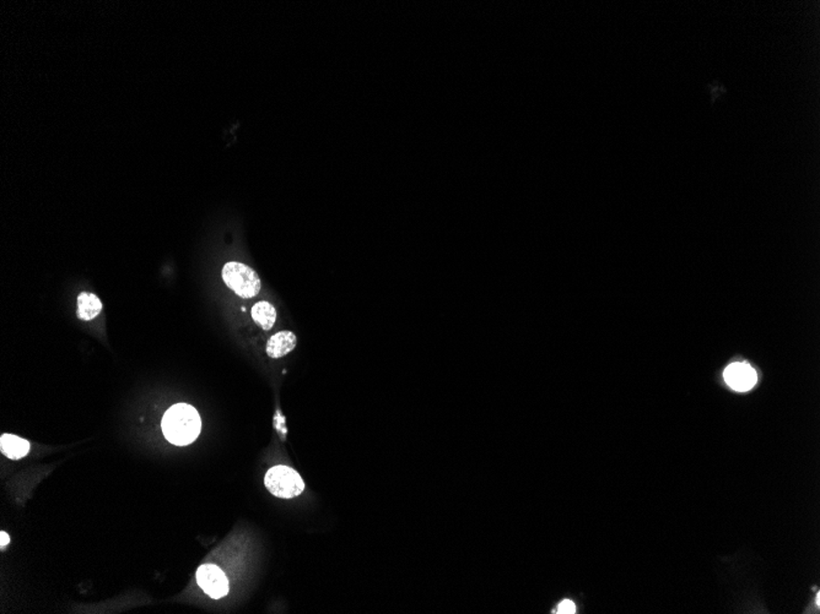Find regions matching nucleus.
Segmentation results:
<instances>
[{
    "mask_svg": "<svg viewBox=\"0 0 820 614\" xmlns=\"http://www.w3.org/2000/svg\"><path fill=\"white\" fill-rule=\"evenodd\" d=\"M202 421L197 410L186 405L177 403L168 408L162 419V432L165 438L175 445H188L193 443L200 433Z\"/></svg>",
    "mask_w": 820,
    "mask_h": 614,
    "instance_id": "nucleus-1",
    "label": "nucleus"
},
{
    "mask_svg": "<svg viewBox=\"0 0 820 614\" xmlns=\"http://www.w3.org/2000/svg\"><path fill=\"white\" fill-rule=\"evenodd\" d=\"M223 282L242 298H253L260 291V276L244 264L230 261L223 268Z\"/></svg>",
    "mask_w": 820,
    "mask_h": 614,
    "instance_id": "nucleus-2",
    "label": "nucleus"
},
{
    "mask_svg": "<svg viewBox=\"0 0 820 614\" xmlns=\"http://www.w3.org/2000/svg\"><path fill=\"white\" fill-rule=\"evenodd\" d=\"M265 485L273 496L290 499L300 496L305 490L301 476L287 466L271 467L265 475Z\"/></svg>",
    "mask_w": 820,
    "mask_h": 614,
    "instance_id": "nucleus-3",
    "label": "nucleus"
},
{
    "mask_svg": "<svg viewBox=\"0 0 820 614\" xmlns=\"http://www.w3.org/2000/svg\"><path fill=\"white\" fill-rule=\"evenodd\" d=\"M197 583L214 599H223L229 592V580L223 570L214 564H203L198 568Z\"/></svg>",
    "mask_w": 820,
    "mask_h": 614,
    "instance_id": "nucleus-4",
    "label": "nucleus"
},
{
    "mask_svg": "<svg viewBox=\"0 0 820 614\" xmlns=\"http://www.w3.org/2000/svg\"><path fill=\"white\" fill-rule=\"evenodd\" d=\"M727 384L736 391H748L758 382L753 366L744 362H737L727 366L723 373Z\"/></svg>",
    "mask_w": 820,
    "mask_h": 614,
    "instance_id": "nucleus-5",
    "label": "nucleus"
},
{
    "mask_svg": "<svg viewBox=\"0 0 820 614\" xmlns=\"http://www.w3.org/2000/svg\"><path fill=\"white\" fill-rule=\"evenodd\" d=\"M296 336L291 331H281L270 337L267 345V353L271 358H281L294 351L296 347Z\"/></svg>",
    "mask_w": 820,
    "mask_h": 614,
    "instance_id": "nucleus-6",
    "label": "nucleus"
},
{
    "mask_svg": "<svg viewBox=\"0 0 820 614\" xmlns=\"http://www.w3.org/2000/svg\"><path fill=\"white\" fill-rule=\"evenodd\" d=\"M0 450L6 458L19 460L26 456L30 450V443L17 435L3 434L0 438Z\"/></svg>",
    "mask_w": 820,
    "mask_h": 614,
    "instance_id": "nucleus-7",
    "label": "nucleus"
},
{
    "mask_svg": "<svg viewBox=\"0 0 820 614\" xmlns=\"http://www.w3.org/2000/svg\"><path fill=\"white\" fill-rule=\"evenodd\" d=\"M102 310V303L96 294L83 292L78 297V315L81 321H93Z\"/></svg>",
    "mask_w": 820,
    "mask_h": 614,
    "instance_id": "nucleus-8",
    "label": "nucleus"
},
{
    "mask_svg": "<svg viewBox=\"0 0 820 614\" xmlns=\"http://www.w3.org/2000/svg\"><path fill=\"white\" fill-rule=\"evenodd\" d=\"M252 318L260 328H263L265 330H270L276 324V308L265 300L258 302L252 308Z\"/></svg>",
    "mask_w": 820,
    "mask_h": 614,
    "instance_id": "nucleus-9",
    "label": "nucleus"
},
{
    "mask_svg": "<svg viewBox=\"0 0 820 614\" xmlns=\"http://www.w3.org/2000/svg\"><path fill=\"white\" fill-rule=\"evenodd\" d=\"M575 612H576V606H575V604L571 602V601H569V599H566V601H562L559 604V607L556 608L555 613L574 614Z\"/></svg>",
    "mask_w": 820,
    "mask_h": 614,
    "instance_id": "nucleus-10",
    "label": "nucleus"
},
{
    "mask_svg": "<svg viewBox=\"0 0 820 614\" xmlns=\"http://www.w3.org/2000/svg\"><path fill=\"white\" fill-rule=\"evenodd\" d=\"M9 541H10V538L8 536V533L6 532H1L0 533V546H1V548L6 547V544L9 543Z\"/></svg>",
    "mask_w": 820,
    "mask_h": 614,
    "instance_id": "nucleus-11",
    "label": "nucleus"
},
{
    "mask_svg": "<svg viewBox=\"0 0 820 614\" xmlns=\"http://www.w3.org/2000/svg\"><path fill=\"white\" fill-rule=\"evenodd\" d=\"M819 604H820V596H819V595H818V597H817V604H818V606H819Z\"/></svg>",
    "mask_w": 820,
    "mask_h": 614,
    "instance_id": "nucleus-12",
    "label": "nucleus"
}]
</instances>
